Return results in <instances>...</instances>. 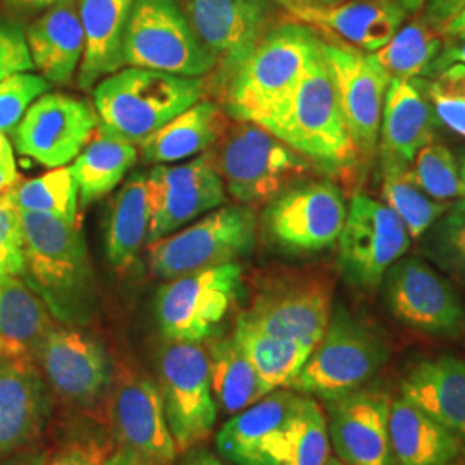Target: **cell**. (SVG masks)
<instances>
[{"label": "cell", "instance_id": "6da1fadb", "mask_svg": "<svg viewBox=\"0 0 465 465\" xmlns=\"http://www.w3.org/2000/svg\"><path fill=\"white\" fill-rule=\"evenodd\" d=\"M26 282L66 326L86 324L95 309V276L80 224L21 211Z\"/></svg>", "mask_w": 465, "mask_h": 465}, {"label": "cell", "instance_id": "7a4b0ae2", "mask_svg": "<svg viewBox=\"0 0 465 465\" xmlns=\"http://www.w3.org/2000/svg\"><path fill=\"white\" fill-rule=\"evenodd\" d=\"M319 40L302 21L269 28L224 84L226 114L266 128L293 95Z\"/></svg>", "mask_w": 465, "mask_h": 465}, {"label": "cell", "instance_id": "3957f363", "mask_svg": "<svg viewBox=\"0 0 465 465\" xmlns=\"http://www.w3.org/2000/svg\"><path fill=\"white\" fill-rule=\"evenodd\" d=\"M203 78L145 67H126L100 80L94 90L99 132L140 145L150 134L203 99Z\"/></svg>", "mask_w": 465, "mask_h": 465}, {"label": "cell", "instance_id": "277c9868", "mask_svg": "<svg viewBox=\"0 0 465 465\" xmlns=\"http://www.w3.org/2000/svg\"><path fill=\"white\" fill-rule=\"evenodd\" d=\"M321 45L322 38L311 54L293 95L266 130L317 166L343 171L361 155L345 126Z\"/></svg>", "mask_w": 465, "mask_h": 465}, {"label": "cell", "instance_id": "5b68a950", "mask_svg": "<svg viewBox=\"0 0 465 465\" xmlns=\"http://www.w3.org/2000/svg\"><path fill=\"white\" fill-rule=\"evenodd\" d=\"M388 359L390 347L380 330L338 302L290 390L324 401L340 399L372 381Z\"/></svg>", "mask_w": 465, "mask_h": 465}, {"label": "cell", "instance_id": "8992f818", "mask_svg": "<svg viewBox=\"0 0 465 465\" xmlns=\"http://www.w3.org/2000/svg\"><path fill=\"white\" fill-rule=\"evenodd\" d=\"M217 145V171L232 199L243 205L271 202L311 169L299 152L249 121L228 126Z\"/></svg>", "mask_w": 465, "mask_h": 465}, {"label": "cell", "instance_id": "52a82bcc", "mask_svg": "<svg viewBox=\"0 0 465 465\" xmlns=\"http://www.w3.org/2000/svg\"><path fill=\"white\" fill-rule=\"evenodd\" d=\"M123 54L128 66L188 78H203L216 67L180 0H134Z\"/></svg>", "mask_w": 465, "mask_h": 465}, {"label": "cell", "instance_id": "ba28073f", "mask_svg": "<svg viewBox=\"0 0 465 465\" xmlns=\"http://www.w3.org/2000/svg\"><path fill=\"white\" fill-rule=\"evenodd\" d=\"M257 219L250 205H226L211 211L183 232L150 243V271L161 280L234 262L255 243Z\"/></svg>", "mask_w": 465, "mask_h": 465}, {"label": "cell", "instance_id": "9c48e42d", "mask_svg": "<svg viewBox=\"0 0 465 465\" xmlns=\"http://www.w3.org/2000/svg\"><path fill=\"white\" fill-rule=\"evenodd\" d=\"M243 269L234 261L188 272L161 286L155 317L167 340L202 343L214 336L242 292Z\"/></svg>", "mask_w": 465, "mask_h": 465}, {"label": "cell", "instance_id": "30bf717a", "mask_svg": "<svg viewBox=\"0 0 465 465\" xmlns=\"http://www.w3.org/2000/svg\"><path fill=\"white\" fill-rule=\"evenodd\" d=\"M159 391L178 453L197 447L216 424L209 353L200 343L173 341L159 353Z\"/></svg>", "mask_w": 465, "mask_h": 465}, {"label": "cell", "instance_id": "8fae6325", "mask_svg": "<svg viewBox=\"0 0 465 465\" xmlns=\"http://www.w3.org/2000/svg\"><path fill=\"white\" fill-rule=\"evenodd\" d=\"M390 314L412 331L434 338L465 334V305L447 276L420 257H401L382 278Z\"/></svg>", "mask_w": 465, "mask_h": 465}, {"label": "cell", "instance_id": "7c38bea8", "mask_svg": "<svg viewBox=\"0 0 465 465\" xmlns=\"http://www.w3.org/2000/svg\"><path fill=\"white\" fill-rule=\"evenodd\" d=\"M411 245L412 236L384 202L366 193L351 199L338 238L340 266L351 284L364 292L378 290L388 269Z\"/></svg>", "mask_w": 465, "mask_h": 465}, {"label": "cell", "instance_id": "4fadbf2b", "mask_svg": "<svg viewBox=\"0 0 465 465\" xmlns=\"http://www.w3.org/2000/svg\"><path fill=\"white\" fill-rule=\"evenodd\" d=\"M347 213L343 193L334 184L295 183L269 202L264 228L282 250L314 253L338 242Z\"/></svg>", "mask_w": 465, "mask_h": 465}, {"label": "cell", "instance_id": "5bb4252c", "mask_svg": "<svg viewBox=\"0 0 465 465\" xmlns=\"http://www.w3.org/2000/svg\"><path fill=\"white\" fill-rule=\"evenodd\" d=\"M147 197L149 245L223 205L226 186L217 171L214 152L207 150L180 166L157 164L147 176Z\"/></svg>", "mask_w": 465, "mask_h": 465}, {"label": "cell", "instance_id": "9a60e30c", "mask_svg": "<svg viewBox=\"0 0 465 465\" xmlns=\"http://www.w3.org/2000/svg\"><path fill=\"white\" fill-rule=\"evenodd\" d=\"M331 284L314 276H292L266 282L240 319L271 336L316 347L332 311Z\"/></svg>", "mask_w": 465, "mask_h": 465}, {"label": "cell", "instance_id": "2e32d148", "mask_svg": "<svg viewBox=\"0 0 465 465\" xmlns=\"http://www.w3.org/2000/svg\"><path fill=\"white\" fill-rule=\"evenodd\" d=\"M321 49L351 142L359 155L371 159L380 145L382 105L390 78L372 55L362 50L324 40Z\"/></svg>", "mask_w": 465, "mask_h": 465}, {"label": "cell", "instance_id": "e0dca14e", "mask_svg": "<svg viewBox=\"0 0 465 465\" xmlns=\"http://www.w3.org/2000/svg\"><path fill=\"white\" fill-rule=\"evenodd\" d=\"M99 130L95 107L66 94H45L11 134L15 149L42 166L55 169L73 163Z\"/></svg>", "mask_w": 465, "mask_h": 465}, {"label": "cell", "instance_id": "ac0fdd59", "mask_svg": "<svg viewBox=\"0 0 465 465\" xmlns=\"http://www.w3.org/2000/svg\"><path fill=\"white\" fill-rule=\"evenodd\" d=\"M393 395L381 382L326 401V422L332 449L349 465H395L390 440Z\"/></svg>", "mask_w": 465, "mask_h": 465}, {"label": "cell", "instance_id": "d6986e66", "mask_svg": "<svg viewBox=\"0 0 465 465\" xmlns=\"http://www.w3.org/2000/svg\"><path fill=\"white\" fill-rule=\"evenodd\" d=\"M272 4V0H184V13L214 57L223 86L269 32Z\"/></svg>", "mask_w": 465, "mask_h": 465}, {"label": "cell", "instance_id": "ffe728a7", "mask_svg": "<svg viewBox=\"0 0 465 465\" xmlns=\"http://www.w3.org/2000/svg\"><path fill=\"white\" fill-rule=\"evenodd\" d=\"M121 450L143 465L174 464L178 450L167 426L159 386L143 376H126L113 400Z\"/></svg>", "mask_w": 465, "mask_h": 465}, {"label": "cell", "instance_id": "44dd1931", "mask_svg": "<svg viewBox=\"0 0 465 465\" xmlns=\"http://www.w3.org/2000/svg\"><path fill=\"white\" fill-rule=\"evenodd\" d=\"M302 395L276 390L234 416L219 430V453L234 465H282L284 432Z\"/></svg>", "mask_w": 465, "mask_h": 465}, {"label": "cell", "instance_id": "7402d4cb", "mask_svg": "<svg viewBox=\"0 0 465 465\" xmlns=\"http://www.w3.org/2000/svg\"><path fill=\"white\" fill-rule=\"evenodd\" d=\"M50 386L80 407H92L109 382V362L99 341L66 326L52 328L38 351Z\"/></svg>", "mask_w": 465, "mask_h": 465}, {"label": "cell", "instance_id": "603a6c76", "mask_svg": "<svg viewBox=\"0 0 465 465\" xmlns=\"http://www.w3.org/2000/svg\"><path fill=\"white\" fill-rule=\"evenodd\" d=\"M295 19L340 36L350 47L372 54L382 49L405 21L399 0H350L334 5L295 4L288 11Z\"/></svg>", "mask_w": 465, "mask_h": 465}, {"label": "cell", "instance_id": "cb8c5ba5", "mask_svg": "<svg viewBox=\"0 0 465 465\" xmlns=\"http://www.w3.org/2000/svg\"><path fill=\"white\" fill-rule=\"evenodd\" d=\"M49 412L35 361H0V459L30 445Z\"/></svg>", "mask_w": 465, "mask_h": 465}, {"label": "cell", "instance_id": "d4e9b609", "mask_svg": "<svg viewBox=\"0 0 465 465\" xmlns=\"http://www.w3.org/2000/svg\"><path fill=\"white\" fill-rule=\"evenodd\" d=\"M400 395L465 443V362L455 355L424 357L407 369Z\"/></svg>", "mask_w": 465, "mask_h": 465}, {"label": "cell", "instance_id": "484cf974", "mask_svg": "<svg viewBox=\"0 0 465 465\" xmlns=\"http://www.w3.org/2000/svg\"><path fill=\"white\" fill-rule=\"evenodd\" d=\"M34 67L50 84H67L84 59V34L76 2L54 5L25 30Z\"/></svg>", "mask_w": 465, "mask_h": 465}, {"label": "cell", "instance_id": "4316f807", "mask_svg": "<svg viewBox=\"0 0 465 465\" xmlns=\"http://www.w3.org/2000/svg\"><path fill=\"white\" fill-rule=\"evenodd\" d=\"M134 0H78V13L84 34V59L76 80L82 90H90L104 76L124 66L123 42Z\"/></svg>", "mask_w": 465, "mask_h": 465}, {"label": "cell", "instance_id": "83f0119b", "mask_svg": "<svg viewBox=\"0 0 465 465\" xmlns=\"http://www.w3.org/2000/svg\"><path fill=\"white\" fill-rule=\"evenodd\" d=\"M390 440L395 465H450L465 451L460 438L400 393L391 400Z\"/></svg>", "mask_w": 465, "mask_h": 465}, {"label": "cell", "instance_id": "f1b7e54d", "mask_svg": "<svg viewBox=\"0 0 465 465\" xmlns=\"http://www.w3.org/2000/svg\"><path fill=\"white\" fill-rule=\"evenodd\" d=\"M52 328L47 305L26 282L0 278V361H36Z\"/></svg>", "mask_w": 465, "mask_h": 465}, {"label": "cell", "instance_id": "f546056e", "mask_svg": "<svg viewBox=\"0 0 465 465\" xmlns=\"http://www.w3.org/2000/svg\"><path fill=\"white\" fill-rule=\"evenodd\" d=\"M228 126L221 105L200 100L140 143L142 159L157 166L195 157L216 145Z\"/></svg>", "mask_w": 465, "mask_h": 465}, {"label": "cell", "instance_id": "4dcf8cb0", "mask_svg": "<svg viewBox=\"0 0 465 465\" xmlns=\"http://www.w3.org/2000/svg\"><path fill=\"white\" fill-rule=\"evenodd\" d=\"M381 152L411 164L434 138V113L416 80H391L381 119Z\"/></svg>", "mask_w": 465, "mask_h": 465}, {"label": "cell", "instance_id": "1f68e13d", "mask_svg": "<svg viewBox=\"0 0 465 465\" xmlns=\"http://www.w3.org/2000/svg\"><path fill=\"white\" fill-rule=\"evenodd\" d=\"M149 224L147 176L134 174L117 193L105 232L107 259L116 271L134 266L147 242Z\"/></svg>", "mask_w": 465, "mask_h": 465}, {"label": "cell", "instance_id": "d6a6232c", "mask_svg": "<svg viewBox=\"0 0 465 465\" xmlns=\"http://www.w3.org/2000/svg\"><path fill=\"white\" fill-rule=\"evenodd\" d=\"M138 159L134 143L95 132V136L73 161V173L82 205H88L113 192Z\"/></svg>", "mask_w": 465, "mask_h": 465}, {"label": "cell", "instance_id": "836d02e7", "mask_svg": "<svg viewBox=\"0 0 465 465\" xmlns=\"http://www.w3.org/2000/svg\"><path fill=\"white\" fill-rule=\"evenodd\" d=\"M232 338L247 355L266 393L290 388L314 350L293 340L271 336L240 317L236 319Z\"/></svg>", "mask_w": 465, "mask_h": 465}, {"label": "cell", "instance_id": "e575fe53", "mask_svg": "<svg viewBox=\"0 0 465 465\" xmlns=\"http://www.w3.org/2000/svg\"><path fill=\"white\" fill-rule=\"evenodd\" d=\"M209 376L217 409L224 414H238L266 397V390L255 369L236 340L219 338L207 349Z\"/></svg>", "mask_w": 465, "mask_h": 465}, {"label": "cell", "instance_id": "d590c367", "mask_svg": "<svg viewBox=\"0 0 465 465\" xmlns=\"http://www.w3.org/2000/svg\"><path fill=\"white\" fill-rule=\"evenodd\" d=\"M381 167L384 203L401 219L412 240L422 238L440 217L449 213L451 203L428 197L411 176L409 164L397 155L381 152Z\"/></svg>", "mask_w": 465, "mask_h": 465}, {"label": "cell", "instance_id": "8d00e7d4", "mask_svg": "<svg viewBox=\"0 0 465 465\" xmlns=\"http://www.w3.org/2000/svg\"><path fill=\"white\" fill-rule=\"evenodd\" d=\"M440 34L428 21H416L401 26L382 49L371 55L390 82L430 76L445 49Z\"/></svg>", "mask_w": 465, "mask_h": 465}, {"label": "cell", "instance_id": "74e56055", "mask_svg": "<svg viewBox=\"0 0 465 465\" xmlns=\"http://www.w3.org/2000/svg\"><path fill=\"white\" fill-rule=\"evenodd\" d=\"M19 211L57 217L69 224H80L78 184L69 167H55L44 176L11 188Z\"/></svg>", "mask_w": 465, "mask_h": 465}, {"label": "cell", "instance_id": "f35d334b", "mask_svg": "<svg viewBox=\"0 0 465 465\" xmlns=\"http://www.w3.org/2000/svg\"><path fill=\"white\" fill-rule=\"evenodd\" d=\"M330 453L326 414L316 400L302 395L284 432L282 465H326Z\"/></svg>", "mask_w": 465, "mask_h": 465}, {"label": "cell", "instance_id": "ab89813d", "mask_svg": "<svg viewBox=\"0 0 465 465\" xmlns=\"http://www.w3.org/2000/svg\"><path fill=\"white\" fill-rule=\"evenodd\" d=\"M409 171L417 186L432 200L450 203V200L462 197L459 161L443 143L431 142L419 150Z\"/></svg>", "mask_w": 465, "mask_h": 465}, {"label": "cell", "instance_id": "60d3db41", "mask_svg": "<svg viewBox=\"0 0 465 465\" xmlns=\"http://www.w3.org/2000/svg\"><path fill=\"white\" fill-rule=\"evenodd\" d=\"M424 257L449 278L465 284V213L450 209L422 234Z\"/></svg>", "mask_w": 465, "mask_h": 465}, {"label": "cell", "instance_id": "b9f144b4", "mask_svg": "<svg viewBox=\"0 0 465 465\" xmlns=\"http://www.w3.org/2000/svg\"><path fill=\"white\" fill-rule=\"evenodd\" d=\"M426 97L434 116L453 134L465 138V66L453 63L426 82Z\"/></svg>", "mask_w": 465, "mask_h": 465}, {"label": "cell", "instance_id": "7bdbcfd3", "mask_svg": "<svg viewBox=\"0 0 465 465\" xmlns=\"http://www.w3.org/2000/svg\"><path fill=\"white\" fill-rule=\"evenodd\" d=\"M50 90V84L40 74L17 73L0 82V134H13L19 121Z\"/></svg>", "mask_w": 465, "mask_h": 465}, {"label": "cell", "instance_id": "ee69618b", "mask_svg": "<svg viewBox=\"0 0 465 465\" xmlns=\"http://www.w3.org/2000/svg\"><path fill=\"white\" fill-rule=\"evenodd\" d=\"M25 272V232L11 188L0 193V278Z\"/></svg>", "mask_w": 465, "mask_h": 465}, {"label": "cell", "instance_id": "f6af8a7d", "mask_svg": "<svg viewBox=\"0 0 465 465\" xmlns=\"http://www.w3.org/2000/svg\"><path fill=\"white\" fill-rule=\"evenodd\" d=\"M35 69L26 32L15 21L0 19V82Z\"/></svg>", "mask_w": 465, "mask_h": 465}, {"label": "cell", "instance_id": "bcb514c9", "mask_svg": "<svg viewBox=\"0 0 465 465\" xmlns=\"http://www.w3.org/2000/svg\"><path fill=\"white\" fill-rule=\"evenodd\" d=\"M426 21L443 32L453 17L465 7V0H426Z\"/></svg>", "mask_w": 465, "mask_h": 465}, {"label": "cell", "instance_id": "7dc6e473", "mask_svg": "<svg viewBox=\"0 0 465 465\" xmlns=\"http://www.w3.org/2000/svg\"><path fill=\"white\" fill-rule=\"evenodd\" d=\"M99 447V443L95 441H73L64 449L59 450L47 465H86Z\"/></svg>", "mask_w": 465, "mask_h": 465}, {"label": "cell", "instance_id": "c3c4849f", "mask_svg": "<svg viewBox=\"0 0 465 465\" xmlns=\"http://www.w3.org/2000/svg\"><path fill=\"white\" fill-rule=\"evenodd\" d=\"M17 182L19 174L13 145L5 134H0V193L13 188Z\"/></svg>", "mask_w": 465, "mask_h": 465}, {"label": "cell", "instance_id": "681fc988", "mask_svg": "<svg viewBox=\"0 0 465 465\" xmlns=\"http://www.w3.org/2000/svg\"><path fill=\"white\" fill-rule=\"evenodd\" d=\"M67 2H78V0H2V4L15 13H38L47 11L54 5L67 4Z\"/></svg>", "mask_w": 465, "mask_h": 465}, {"label": "cell", "instance_id": "f907efd6", "mask_svg": "<svg viewBox=\"0 0 465 465\" xmlns=\"http://www.w3.org/2000/svg\"><path fill=\"white\" fill-rule=\"evenodd\" d=\"M457 42H453L449 47H445L438 63H436V69H434V74L438 71H441L443 67L450 66L453 63H460L465 66V36H455Z\"/></svg>", "mask_w": 465, "mask_h": 465}, {"label": "cell", "instance_id": "816d5d0a", "mask_svg": "<svg viewBox=\"0 0 465 465\" xmlns=\"http://www.w3.org/2000/svg\"><path fill=\"white\" fill-rule=\"evenodd\" d=\"M178 465H230L228 462H224L223 459H219L217 455H214L213 451H209L207 449H193L184 451L183 459Z\"/></svg>", "mask_w": 465, "mask_h": 465}, {"label": "cell", "instance_id": "f5cc1de1", "mask_svg": "<svg viewBox=\"0 0 465 465\" xmlns=\"http://www.w3.org/2000/svg\"><path fill=\"white\" fill-rule=\"evenodd\" d=\"M4 465H47V453L44 451H34V453H25L7 460Z\"/></svg>", "mask_w": 465, "mask_h": 465}, {"label": "cell", "instance_id": "db71d44e", "mask_svg": "<svg viewBox=\"0 0 465 465\" xmlns=\"http://www.w3.org/2000/svg\"><path fill=\"white\" fill-rule=\"evenodd\" d=\"M441 34L450 35V36H459V35L465 34V7L459 13V16L453 17L450 21Z\"/></svg>", "mask_w": 465, "mask_h": 465}, {"label": "cell", "instance_id": "11a10c76", "mask_svg": "<svg viewBox=\"0 0 465 465\" xmlns=\"http://www.w3.org/2000/svg\"><path fill=\"white\" fill-rule=\"evenodd\" d=\"M104 465H143L138 459H134V455H130L124 450H119L114 455H111Z\"/></svg>", "mask_w": 465, "mask_h": 465}, {"label": "cell", "instance_id": "9f6ffc18", "mask_svg": "<svg viewBox=\"0 0 465 465\" xmlns=\"http://www.w3.org/2000/svg\"><path fill=\"white\" fill-rule=\"evenodd\" d=\"M399 4L407 15H416L426 5V0H399Z\"/></svg>", "mask_w": 465, "mask_h": 465}, {"label": "cell", "instance_id": "6f0895ef", "mask_svg": "<svg viewBox=\"0 0 465 465\" xmlns=\"http://www.w3.org/2000/svg\"><path fill=\"white\" fill-rule=\"evenodd\" d=\"M105 460H107V451H105V447L100 445L99 449L95 450V453L90 457L86 465H104Z\"/></svg>", "mask_w": 465, "mask_h": 465}, {"label": "cell", "instance_id": "680465c9", "mask_svg": "<svg viewBox=\"0 0 465 465\" xmlns=\"http://www.w3.org/2000/svg\"><path fill=\"white\" fill-rule=\"evenodd\" d=\"M299 4H305V5H334L338 2H343V0H297Z\"/></svg>", "mask_w": 465, "mask_h": 465}, {"label": "cell", "instance_id": "91938a15", "mask_svg": "<svg viewBox=\"0 0 465 465\" xmlns=\"http://www.w3.org/2000/svg\"><path fill=\"white\" fill-rule=\"evenodd\" d=\"M459 169H460V180H462V197L465 195V150L459 155Z\"/></svg>", "mask_w": 465, "mask_h": 465}, {"label": "cell", "instance_id": "94428289", "mask_svg": "<svg viewBox=\"0 0 465 465\" xmlns=\"http://www.w3.org/2000/svg\"><path fill=\"white\" fill-rule=\"evenodd\" d=\"M276 5H280V7H284L286 11H290L295 4H297V0H272Z\"/></svg>", "mask_w": 465, "mask_h": 465}, {"label": "cell", "instance_id": "6125c7cd", "mask_svg": "<svg viewBox=\"0 0 465 465\" xmlns=\"http://www.w3.org/2000/svg\"><path fill=\"white\" fill-rule=\"evenodd\" d=\"M450 209H453V211H460V213H465V195L464 197H460V199H457V202L450 207Z\"/></svg>", "mask_w": 465, "mask_h": 465}, {"label": "cell", "instance_id": "be15d7a7", "mask_svg": "<svg viewBox=\"0 0 465 465\" xmlns=\"http://www.w3.org/2000/svg\"><path fill=\"white\" fill-rule=\"evenodd\" d=\"M326 465H349V464H345V462H343V460H340V459H338V457H330V459H328V462H326Z\"/></svg>", "mask_w": 465, "mask_h": 465}, {"label": "cell", "instance_id": "e7e4bbea", "mask_svg": "<svg viewBox=\"0 0 465 465\" xmlns=\"http://www.w3.org/2000/svg\"><path fill=\"white\" fill-rule=\"evenodd\" d=\"M450 465H465V451L460 455V457H459V459H455V460H453Z\"/></svg>", "mask_w": 465, "mask_h": 465}, {"label": "cell", "instance_id": "03108f58", "mask_svg": "<svg viewBox=\"0 0 465 465\" xmlns=\"http://www.w3.org/2000/svg\"><path fill=\"white\" fill-rule=\"evenodd\" d=\"M459 36H465V34H462V35H459Z\"/></svg>", "mask_w": 465, "mask_h": 465}]
</instances>
